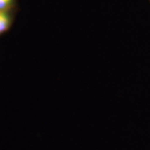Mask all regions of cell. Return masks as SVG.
Instances as JSON below:
<instances>
[{
	"instance_id": "7a4b0ae2",
	"label": "cell",
	"mask_w": 150,
	"mask_h": 150,
	"mask_svg": "<svg viewBox=\"0 0 150 150\" xmlns=\"http://www.w3.org/2000/svg\"><path fill=\"white\" fill-rule=\"evenodd\" d=\"M14 0H0V11H8L13 4Z\"/></svg>"
},
{
	"instance_id": "6da1fadb",
	"label": "cell",
	"mask_w": 150,
	"mask_h": 150,
	"mask_svg": "<svg viewBox=\"0 0 150 150\" xmlns=\"http://www.w3.org/2000/svg\"><path fill=\"white\" fill-rule=\"evenodd\" d=\"M12 24V18L8 11H0V35L8 31Z\"/></svg>"
}]
</instances>
